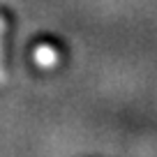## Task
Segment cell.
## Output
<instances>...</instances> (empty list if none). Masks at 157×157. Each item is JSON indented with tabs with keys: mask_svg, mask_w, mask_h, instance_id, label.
Wrapping results in <instances>:
<instances>
[{
	"mask_svg": "<svg viewBox=\"0 0 157 157\" xmlns=\"http://www.w3.org/2000/svg\"><path fill=\"white\" fill-rule=\"evenodd\" d=\"M35 60H37L42 67H53V63L58 60V56H56V51L51 49V46L42 44L37 51H35Z\"/></svg>",
	"mask_w": 157,
	"mask_h": 157,
	"instance_id": "cell-1",
	"label": "cell"
}]
</instances>
